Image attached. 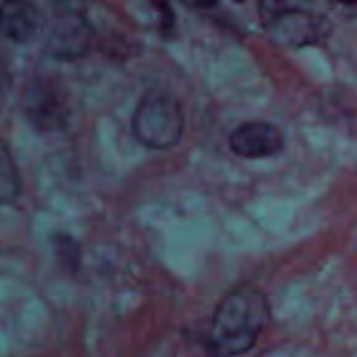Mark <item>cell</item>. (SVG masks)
<instances>
[{"mask_svg": "<svg viewBox=\"0 0 357 357\" xmlns=\"http://www.w3.org/2000/svg\"><path fill=\"white\" fill-rule=\"evenodd\" d=\"M269 318V303L257 289H235L220 298L211 323L208 347L215 357H240L255 347Z\"/></svg>", "mask_w": 357, "mask_h": 357, "instance_id": "6da1fadb", "label": "cell"}, {"mask_svg": "<svg viewBox=\"0 0 357 357\" xmlns=\"http://www.w3.org/2000/svg\"><path fill=\"white\" fill-rule=\"evenodd\" d=\"M132 132L144 147L169 149L184 132V110L172 96H147L132 115Z\"/></svg>", "mask_w": 357, "mask_h": 357, "instance_id": "7a4b0ae2", "label": "cell"}, {"mask_svg": "<svg viewBox=\"0 0 357 357\" xmlns=\"http://www.w3.org/2000/svg\"><path fill=\"white\" fill-rule=\"evenodd\" d=\"M262 22L267 32L274 37V42L287 47H306L318 45L326 40L328 20L323 15H316L311 10H303L296 6H282V3H264L259 8Z\"/></svg>", "mask_w": 357, "mask_h": 357, "instance_id": "3957f363", "label": "cell"}, {"mask_svg": "<svg viewBox=\"0 0 357 357\" xmlns=\"http://www.w3.org/2000/svg\"><path fill=\"white\" fill-rule=\"evenodd\" d=\"M22 113L32 128L42 132H54L69 123V96L54 76L37 74L22 91Z\"/></svg>", "mask_w": 357, "mask_h": 357, "instance_id": "277c9868", "label": "cell"}, {"mask_svg": "<svg viewBox=\"0 0 357 357\" xmlns=\"http://www.w3.org/2000/svg\"><path fill=\"white\" fill-rule=\"evenodd\" d=\"M93 27L76 8H56L47 27L45 50L56 59H79L91 50Z\"/></svg>", "mask_w": 357, "mask_h": 357, "instance_id": "5b68a950", "label": "cell"}, {"mask_svg": "<svg viewBox=\"0 0 357 357\" xmlns=\"http://www.w3.org/2000/svg\"><path fill=\"white\" fill-rule=\"evenodd\" d=\"M284 137L277 125L252 120L243 123L233 135H230V149L243 159H262L282 152Z\"/></svg>", "mask_w": 357, "mask_h": 357, "instance_id": "8992f818", "label": "cell"}, {"mask_svg": "<svg viewBox=\"0 0 357 357\" xmlns=\"http://www.w3.org/2000/svg\"><path fill=\"white\" fill-rule=\"evenodd\" d=\"M42 10L30 0H6L0 3V32L8 40L25 45L32 42L42 30Z\"/></svg>", "mask_w": 357, "mask_h": 357, "instance_id": "52a82bcc", "label": "cell"}, {"mask_svg": "<svg viewBox=\"0 0 357 357\" xmlns=\"http://www.w3.org/2000/svg\"><path fill=\"white\" fill-rule=\"evenodd\" d=\"M22 194V181L10 147L0 137V204H15Z\"/></svg>", "mask_w": 357, "mask_h": 357, "instance_id": "ba28073f", "label": "cell"}]
</instances>
